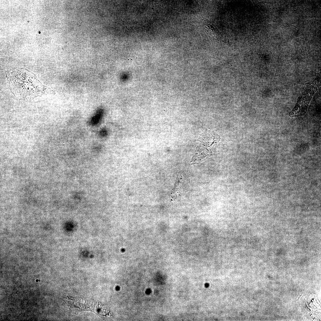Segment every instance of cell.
<instances>
[{
    "instance_id": "cell-1",
    "label": "cell",
    "mask_w": 321,
    "mask_h": 321,
    "mask_svg": "<svg viewBox=\"0 0 321 321\" xmlns=\"http://www.w3.org/2000/svg\"><path fill=\"white\" fill-rule=\"evenodd\" d=\"M12 92L18 97H35L46 94L48 88L35 75L23 68H13L6 73Z\"/></svg>"
},
{
    "instance_id": "cell-2",
    "label": "cell",
    "mask_w": 321,
    "mask_h": 321,
    "mask_svg": "<svg viewBox=\"0 0 321 321\" xmlns=\"http://www.w3.org/2000/svg\"><path fill=\"white\" fill-rule=\"evenodd\" d=\"M320 79V77H316L312 83H307L305 84L295 106L289 113L290 117L302 116L306 112L311 98L320 86L318 84L320 83V81L317 82Z\"/></svg>"
},
{
    "instance_id": "cell-3",
    "label": "cell",
    "mask_w": 321,
    "mask_h": 321,
    "mask_svg": "<svg viewBox=\"0 0 321 321\" xmlns=\"http://www.w3.org/2000/svg\"><path fill=\"white\" fill-rule=\"evenodd\" d=\"M204 28L207 35L210 39L218 41L221 40V34L216 27L207 23L205 24Z\"/></svg>"
},
{
    "instance_id": "cell-4",
    "label": "cell",
    "mask_w": 321,
    "mask_h": 321,
    "mask_svg": "<svg viewBox=\"0 0 321 321\" xmlns=\"http://www.w3.org/2000/svg\"><path fill=\"white\" fill-rule=\"evenodd\" d=\"M102 115L103 111L101 109L97 110L91 119V124L94 125H97L100 120Z\"/></svg>"
},
{
    "instance_id": "cell-5",
    "label": "cell",
    "mask_w": 321,
    "mask_h": 321,
    "mask_svg": "<svg viewBox=\"0 0 321 321\" xmlns=\"http://www.w3.org/2000/svg\"><path fill=\"white\" fill-rule=\"evenodd\" d=\"M182 178H180L178 179L176 182L175 185L173 188V190L172 193V198L174 199H176L178 198L179 196V188L180 182L182 181Z\"/></svg>"
},
{
    "instance_id": "cell-6",
    "label": "cell",
    "mask_w": 321,
    "mask_h": 321,
    "mask_svg": "<svg viewBox=\"0 0 321 321\" xmlns=\"http://www.w3.org/2000/svg\"><path fill=\"white\" fill-rule=\"evenodd\" d=\"M106 133V131H103L102 130V131H101V135H105V134H106V133Z\"/></svg>"
}]
</instances>
